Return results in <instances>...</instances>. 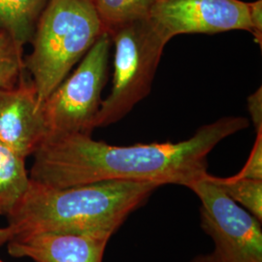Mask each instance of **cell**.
Wrapping results in <instances>:
<instances>
[{"instance_id":"obj_7","label":"cell","mask_w":262,"mask_h":262,"mask_svg":"<svg viewBox=\"0 0 262 262\" xmlns=\"http://www.w3.org/2000/svg\"><path fill=\"white\" fill-rule=\"evenodd\" d=\"M148 19L168 42L180 34L251 29L248 3L240 0H156Z\"/></svg>"},{"instance_id":"obj_6","label":"cell","mask_w":262,"mask_h":262,"mask_svg":"<svg viewBox=\"0 0 262 262\" xmlns=\"http://www.w3.org/2000/svg\"><path fill=\"white\" fill-rule=\"evenodd\" d=\"M186 187L201 202L200 225L215 244L217 261L262 262L261 222L209 181L206 173Z\"/></svg>"},{"instance_id":"obj_4","label":"cell","mask_w":262,"mask_h":262,"mask_svg":"<svg viewBox=\"0 0 262 262\" xmlns=\"http://www.w3.org/2000/svg\"><path fill=\"white\" fill-rule=\"evenodd\" d=\"M115 46L111 93L101 101L94 128L121 121L150 94L167 40L148 18L123 24L108 32Z\"/></svg>"},{"instance_id":"obj_15","label":"cell","mask_w":262,"mask_h":262,"mask_svg":"<svg viewBox=\"0 0 262 262\" xmlns=\"http://www.w3.org/2000/svg\"><path fill=\"white\" fill-rule=\"evenodd\" d=\"M256 134V139L249 159L242 170L235 175L238 178L262 180V131Z\"/></svg>"},{"instance_id":"obj_1","label":"cell","mask_w":262,"mask_h":262,"mask_svg":"<svg viewBox=\"0 0 262 262\" xmlns=\"http://www.w3.org/2000/svg\"><path fill=\"white\" fill-rule=\"evenodd\" d=\"M248 126L245 118L226 117L187 140L132 146H113L83 133L49 137L32 155L29 178L55 188L110 180L186 187L207 173L208 156L217 144Z\"/></svg>"},{"instance_id":"obj_18","label":"cell","mask_w":262,"mask_h":262,"mask_svg":"<svg viewBox=\"0 0 262 262\" xmlns=\"http://www.w3.org/2000/svg\"><path fill=\"white\" fill-rule=\"evenodd\" d=\"M189 262H219L213 253L199 254L193 257Z\"/></svg>"},{"instance_id":"obj_19","label":"cell","mask_w":262,"mask_h":262,"mask_svg":"<svg viewBox=\"0 0 262 262\" xmlns=\"http://www.w3.org/2000/svg\"><path fill=\"white\" fill-rule=\"evenodd\" d=\"M12 238H13V234L8 228V226L0 228V246L8 243Z\"/></svg>"},{"instance_id":"obj_13","label":"cell","mask_w":262,"mask_h":262,"mask_svg":"<svg viewBox=\"0 0 262 262\" xmlns=\"http://www.w3.org/2000/svg\"><path fill=\"white\" fill-rule=\"evenodd\" d=\"M206 178L262 223V180L238 178L235 175L221 178L209 173Z\"/></svg>"},{"instance_id":"obj_17","label":"cell","mask_w":262,"mask_h":262,"mask_svg":"<svg viewBox=\"0 0 262 262\" xmlns=\"http://www.w3.org/2000/svg\"><path fill=\"white\" fill-rule=\"evenodd\" d=\"M248 110L256 133L262 131V89L259 88L248 97Z\"/></svg>"},{"instance_id":"obj_12","label":"cell","mask_w":262,"mask_h":262,"mask_svg":"<svg viewBox=\"0 0 262 262\" xmlns=\"http://www.w3.org/2000/svg\"><path fill=\"white\" fill-rule=\"evenodd\" d=\"M105 32L123 24L146 19L156 0H93Z\"/></svg>"},{"instance_id":"obj_3","label":"cell","mask_w":262,"mask_h":262,"mask_svg":"<svg viewBox=\"0 0 262 262\" xmlns=\"http://www.w3.org/2000/svg\"><path fill=\"white\" fill-rule=\"evenodd\" d=\"M104 32L93 0H48L25 58L40 105Z\"/></svg>"},{"instance_id":"obj_20","label":"cell","mask_w":262,"mask_h":262,"mask_svg":"<svg viewBox=\"0 0 262 262\" xmlns=\"http://www.w3.org/2000/svg\"><path fill=\"white\" fill-rule=\"evenodd\" d=\"M0 262H4V261H3V260H1V259H0Z\"/></svg>"},{"instance_id":"obj_10","label":"cell","mask_w":262,"mask_h":262,"mask_svg":"<svg viewBox=\"0 0 262 262\" xmlns=\"http://www.w3.org/2000/svg\"><path fill=\"white\" fill-rule=\"evenodd\" d=\"M30 185L26 159L0 143V215L8 216Z\"/></svg>"},{"instance_id":"obj_16","label":"cell","mask_w":262,"mask_h":262,"mask_svg":"<svg viewBox=\"0 0 262 262\" xmlns=\"http://www.w3.org/2000/svg\"><path fill=\"white\" fill-rule=\"evenodd\" d=\"M250 32L253 35L254 41L262 45V1L257 0L248 3Z\"/></svg>"},{"instance_id":"obj_11","label":"cell","mask_w":262,"mask_h":262,"mask_svg":"<svg viewBox=\"0 0 262 262\" xmlns=\"http://www.w3.org/2000/svg\"><path fill=\"white\" fill-rule=\"evenodd\" d=\"M48 0H0V29L21 46L31 41Z\"/></svg>"},{"instance_id":"obj_5","label":"cell","mask_w":262,"mask_h":262,"mask_svg":"<svg viewBox=\"0 0 262 262\" xmlns=\"http://www.w3.org/2000/svg\"><path fill=\"white\" fill-rule=\"evenodd\" d=\"M111 45V38L104 32L75 71L41 105L47 138L72 133L92 135L107 81Z\"/></svg>"},{"instance_id":"obj_9","label":"cell","mask_w":262,"mask_h":262,"mask_svg":"<svg viewBox=\"0 0 262 262\" xmlns=\"http://www.w3.org/2000/svg\"><path fill=\"white\" fill-rule=\"evenodd\" d=\"M110 232L37 233L14 236L7 251L14 257L35 262H102Z\"/></svg>"},{"instance_id":"obj_8","label":"cell","mask_w":262,"mask_h":262,"mask_svg":"<svg viewBox=\"0 0 262 262\" xmlns=\"http://www.w3.org/2000/svg\"><path fill=\"white\" fill-rule=\"evenodd\" d=\"M47 135L35 85L25 76L16 86L0 94V143L27 159Z\"/></svg>"},{"instance_id":"obj_2","label":"cell","mask_w":262,"mask_h":262,"mask_svg":"<svg viewBox=\"0 0 262 262\" xmlns=\"http://www.w3.org/2000/svg\"><path fill=\"white\" fill-rule=\"evenodd\" d=\"M161 185L155 182L110 180L55 188L30 180L19 205L7 216L14 236L110 232L144 206Z\"/></svg>"},{"instance_id":"obj_14","label":"cell","mask_w":262,"mask_h":262,"mask_svg":"<svg viewBox=\"0 0 262 262\" xmlns=\"http://www.w3.org/2000/svg\"><path fill=\"white\" fill-rule=\"evenodd\" d=\"M24 48L0 29V94L16 86L26 76Z\"/></svg>"}]
</instances>
